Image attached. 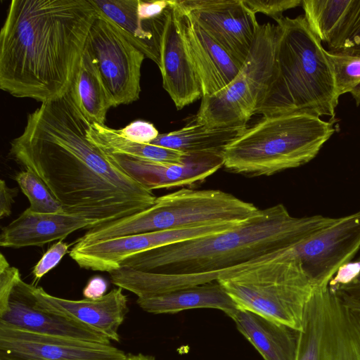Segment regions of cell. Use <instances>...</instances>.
<instances>
[{
    "instance_id": "cell-23",
    "label": "cell",
    "mask_w": 360,
    "mask_h": 360,
    "mask_svg": "<svg viewBox=\"0 0 360 360\" xmlns=\"http://www.w3.org/2000/svg\"><path fill=\"white\" fill-rule=\"evenodd\" d=\"M136 303L145 311L154 314L210 308L221 310L231 317L238 308L217 281L138 298Z\"/></svg>"
},
{
    "instance_id": "cell-37",
    "label": "cell",
    "mask_w": 360,
    "mask_h": 360,
    "mask_svg": "<svg viewBox=\"0 0 360 360\" xmlns=\"http://www.w3.org/2000/svg\"><path fill=\"white\" fill-rule=\"evenodd\" d=\"M108 289L106 281L98 276L90 278L83 289L82 294L85 299L96 300L105 295Z\"/></svg>"
},
{
    "instance_id": "cell-28",
    "label": "cell",
    "mask_w": 360,
    "mask_h": 360,
    "mask_svg": "<svg viewBox=\"0 0 360 360\" xmlns=\"http://www.w3.org/2000/svg\"><path fill=\"white\" fill-rule=\"evenodd\" d=\"M331 63L339 96L349 93L360 105V53L349 54L326 51Z\"/></svg>"
},
{
    "instance_id": "cell-9",
    "label": "cell",
    "mask_w": 360,
    "mask_h": 360,
    "mask_svg": "<svg viewBox=\"0 0 360 360\" xmlns=\"http://www.w3.org/2000/svg\"><path fill=\"white\" fill-rule=\"evenodd\" d=\"M277 38V25L259 24L250 53L236 77L219 91L202 97L193 120L209 128L248 125L269 84Z\"/></svg>"
},
{
    "instance_id": "cell-16",
    "label": "cell",
    "mask_w": 360,
    "mask_h": 360,
    "mask_svg": "<svg viewBox=\"0 0 360 360\" xmlns=\"http://www.w3.org/2000/svg\"><path fill=\"white\" fill-rule=\"evenodd\" d=\"M32 288V284L21 278L18 281L11 293L6 310L0 314V323L38 334L110 344V340L101 332L41 308Z\"/></svg>"
},
{
    "instance_id": "cell-34",
    "label": "cell",
    "mask_w": 360,
    "mask_h": 360,
    "mask_svg": "<svg viewBox=\"0 0 360 360\" xmlns=\"http://www.w3.org/2000/svg\"><path fill=\"white\" fill-rule=\"evenodd\" d=\"M119 131L127 139L138 143H151L159 136L153 124L143 120H135Z\"/></svg>"
},
{
    "instance_id": "cell-14",
    "label": "cell",
    "mask_w": 360,
    "mask_h": 360,
    "mask_svg": "<svg viewBox=\"0 0 360 360\" xmlns=\"http://www.w3.org/2000/svg\"><path fill=\"white\" fill-rule=\"evenodd\" d=\"M0 353L27 360H125L111 344L42 335L0 323Z\"/></svg>"
},
{
    "instance_id": "cell-7",
    "label": "cell",
    "mask_w": 360,
    "mask_h": 360,
    "mask_svg": "<svg viewBox=\"0 0 360 360\" xmlns=\"http://www.w3.org/2000/svg\"><path fill=\"white\" fill-rule=\"evenodd\" d=\"M254 204L216 189L181 188L158 197L147 209L89 229L76 240L88 245L117 237L221 222L240 223L257 214Z\"/></svg>"
},
{
    "instance_id": "cell-18",
    "label": "cell",
    "mask_w": 360,
    "mask_h": 360,
    "mask_svg": "<svg viewBox=\"0 0 360 360\" xmlns=\"http://www.w3.org/2000/svg\"><path fill=\"white\" fill-rule=\"evenodd\" d=\"M179 10L185 40L202 97L213 95L236 77L243 63L215 41L191 15Z\"/></svg>"
},
{
    "instance_id": "cell-3",
    "label": "cell",
    "mask_w": 360,
    "mask_h": 360,
    "mask_svg": "<svg viewBox=\"0 0 360 360\" xmlns=\"http://www.w3.org/2000/svg\"><path fill=\"white\" fill-rule=\"evenodd\" d=\"M323 215L294 217L283 204L259 210L236 228L150 250L121 266L176 274L186 286L216 281L221 273L271 253L295 248L333 224Z\"/></svg>"
},
{
    "instance_id": "cell-30",
    "label": "cell",
    "mask_w": 360,
    "mask_h": 360,
    "mask_svg": "<svg viewBox=\"0 0 360 360\" xmlns=\"http://www.w3.org/2000/svg\"><path fill=\"white\" fill-rule=\"evenodd\" d=\"M328 51L349 54L360 53V0H354L347 21Z\"/></svg>"
},
{
    "instance_id": "cell-38",
    "label": "cell",
    "mask_w": 360,
    "mask_h": 360,
    "mask_svg": "<svg viewBox=\"0 0 360 360\" xmlns=\"http://www.w3.org/2000/svg\"><path fill=\"white\" fill-rule=\"evenodd\" d=\"M353 269L354 271V278L347 285H342L341 289L360 300V257L353 262Z\"/></svg>"
},
{
    "instance_id": "cell-1",
    "label": "cell",
    "mask_w": 360,
    "mask_h": 360,
    "mask_svg": "<svg viewBox=\"0 0 360 360\" xmlns=\"http://www.w3.org/2000/svg\"><path fill=\"white\" fill-rule=\"evenodd\" d=\"M91 124L71 86L27 115L9 155L43 181L67 214L102 224L153 205V192L89 140Z\"/></svg>"
},
{
    "instance_id": "cell-35",
    "label": "cell",
    "mask_w": 360,
    "mask_h": 360,
    "mask_svg": "<svg viewBox=\"0 0 360 360\" xmlns=\"http://www.w3.org/2000/svg\"><path fill=\"white\" fill-rule=\"evenodd\" d=\"M169 6V0H138L137 12L143 20H152L163 15Z\"/></svg>"
},
{
    "instance_id": "cell-31",
    "label": "cell",
    "mask_w": 360,
    "mask_h": 360,
    "mask_svg": "<svg viewBox=\"0 0 360 360\" xmlns=\"http://www.w3.org/2000/svg\"><path fill=\"white\" fill-rule=\"evenodd\" d=\"M302 0H244L255 12L262 13L275 21L283 17V13L290 8L301 6Z\"/></svg>"
},
{
    "instance_id": "cell-12",
    "label": "cell",
    "mask_w": 360,
    "mask_h": 360,
    "mask_svg": "<svg viewBox=\"0 0 360 360\" xmlns=\"http://www.w3.org/2000/svg\"><path fill=\"white\" fill-rule=\"evenodd\" d=\"M360 249V211L335 219L330 226L294 248L315 286L329 285Z\"/></svg>"
},
{
    "instance_id": "cell-21",
    "label": "cell",
    "mask_w": 360,
    "mask_h": 360,
    "mask_svg": "<svg viewBox=\"0 0 360 360\" xmlns=\"http://www.w3.org/2000/svg\"><path fill=\"white\" fill-rule=\"evenodd\" d=\"M90 1L96 11L114 23L146 58L159 66L161 40L169 7L166 13L158 18L143 20L138 15V0Z\"/></svg>"
},
{
    "instance_id": "cell-5",
    "label": "cell",
    "mask_w": 360,
    "mask_h": 360,
    "mask_svg": "<svg viewBox=\"0 0 360 360\" xmlns=\"http://www.w3.org/2000/svg\"><path fill=\"white\" fill-rule=\"evenodd\" d=\"M333 121L307 112L262 117L224 149V167L250 176H271L312 160L335 133Z\"/></svg>"
},
{
    "instance_id": "cell-4",
    "label": "cell",
    "mask_w": 360,
    "mask_h": 360,
    "mask_svg": "<svg viewBox=\"0 0 360 360\" xmlns=\"http://www.w3.org/2000/svg\"><path fill=\"white\" fill-rule=\"evenodd\" d=\"M276 22L273 72L256 114L301 112L334 119L340 96L326 50L304 15Z\"/></svg>"
},
{
    "instance_id": "cell-11",
    "label": "cell",
    "mask_w": 360,
    "mask_h": 360,
    "mask_svg": "<svg viewBox=\"0 0 360 360\" xmlns=\"http://www.w3.org/2000/svg\"><path fill=\"white\" fill-rule=\"evenodd\" d=\"M240 224L221 222L188 229L128 235L88 245L75 243L69 255L81 268L110 273L120 269L125 260L138 254L169 244L219 233Z\"/></svg>"
},
{
    "instance_id": "cell-33",
    "label": "cell",
    "mask_w": 360,
    "mask_h": 360,
    "mask_svg": "<svg viewBox=\"0 0 360 360\" xmlns=\"http://www.w3.org/2000/svg\"><path fill=\"white\" fill-rule=\"evenodd\" d=\"M70 245L60 240L43 255L37 264L34 266L32 273L35 281L40 280L49 271L53 269L68 252Z\"/></svg>"
},
{
    "instance_id": "cell-19",
    "label": "cell",
    "mask_w": 360,
    "mask_h": 360,
    "mask_svg": "<svg viewBox=\"0 0 360 360\" xmlns=\"http://www.w3.org/2000/svg\"><path fill=\"white\" fill-rule=\"evenodd\" d=\"M109 155L127 174L150 191L200 183L224 165L221 155H187L179 164H160Z\"/></svg>"
},
{
    "instance_id": "cell-32",
    "label": "cell",
    "mask_w": 360,
    "mask_h": 360,
    "mask_svg": "<svg viewBox=\"0 0 360 360\" xmlns=\"http://www.w3.org/2000/svg\"><path fill=\"white\" fill-rule=\"evenodd\" d=\"M19 270L10 265L4 255L0 254V314L8 307L11 293L19 279Z\"/></svg>"
},
{
    "instance_id": "cell-40",
    "label": "cell",
    "mask_w": 360,
    "mask_h": 360,
    "mask_svg": "<svg viewBox=\"0 0 360 360\" xmlns=\"http://www.w3.org/2000/svg\"><path fill=\"white\" fill-rule=\"evenodd\" d=\"M0 360H27L16 356L7 355L3 353H0Z\"/></svg>"
},
{
    "instance_id": "cell-13",
    "label": "cell",
    "mask_w": 360,
    "mask_h": 360,
    "mask_svg": "<svg viewBox=\"0 0 360 360\" xmlns=\"http://www.w3.org/2000/svg\"><path fill=\"white\" fill-rule=\"evenodd\" d=\"M175 1L228 52L245 62L259 24L244 0Z\"/></svg>"
},
{
    "instance_id": "cell-20",
    "label": "cell",
    "mask_w": 360,
    "mask_h": 360,
    "mask_svg": "<svg viewBox=\"0 0 360 360\" xmlns=\"http://www.w3.org/2000/svg\"><path fill=\"white\" fill-rule=\"evenodd\" d=\"M96 220L67 213H38L26 209L17 219L1 229L0 245L20 248L43 246L63 240L75 231L98 225Z\"/></svg>"
},
{
    "instance_id": "cell-26",
    "label": "cell",
    "mask_w": 360,
    "mask_h": 360,
    "mask_svg": "<svg viewBox=\"0 0 360 360\" xmlns=\"http://www.w3.org/2000/svg\"><path fill=\"white\" fill-rule=\"evenodd\" d=\"M72 89L77 103L86 117L92 122L105 124L107 113L115 105L97 65L86 48Z\"/></svg>"
},
{
    "instance_id": "cell-10",
    "label": "cell",
    "mask_w": 360,
    "mask_h": 360,
    "mask_svg": "<svg viewBox=\"0 0 360 360\" xmlns=\"http://www.w3.org/2000/svg\"><path fill=\"white\" fill-rule=\"evenodd\" d=\"M86 48L97 65L115 107L136 101L140 96L141 66L146 56L99 12L90 29Z\"/></svg>"
},
{
    "instance_id": "cell-36",
    "label": "cell",
    "mask_w": 360,
    "mask_h": 360,
    "mask_svg": "<svg viewBox=\"0 0 360 360\" xmlns=\"http://www.w3.org/2000/svg\"><path fill=\"white\" fill-rule=\"evenodd\" d=\"M18 195V188H11L3 179L0 181V218L8 217L11 214L12 205Z\"/></svg>"
},
{
    "instance_id": "cell-22",
    "label": "cell",
    "mask_w": 360,
    "mask_h": 360,
    "mask_svg": "<svg viewBox=\"0 0 360 360\" xmlns=\"http://www.w3.org/2000/svg\"><path fill=\"white\" fill-rule=\"evenodd\" d=\"M231 318L264 360H297L299 331L239 307Z\"/></svg>"
},
{
    "instance_id": "cell-29",
    "label": "cell",
    "mask_w": 360,
    "mask_h": 360,
    "mask_svg": "<svg viewBox=\"0 0 360 360\" xmlns=\"http://www.w3.org/2000/svg\"><path fill=\"white\" fill-rule=\"evenodd\" d=\"M15 179L29 200L31 211L38 213H64L61 204L43 181L29 170L18 172Z\"/></svg>"
},
{
    "instance_id": "cell-15",
    "label": "cell",
    "mask_w": 360,
    "mask_h": 360,
    "mask_svg": "<svg viewBox=\"0 0 360 360\" xmlns=\"http://www.w3.org/2000/svg\"><path fill=\"white\" fill-rule=\"evenodd\" d=\"M158 68L162 86L177 110L202 98L200 83L187 47L181 12L175 0H169Z\"/></svg>"
},
{
    "instance_id": "cell-27",
    "label": "cell",
    "mask_w": 360,
    "mask_h": 360,
    "mask_svg": "<svg viewBox=\"0 0 360 360\" xmlns=\"http://www.w3.org/2000/svg\"><path fill=\"white\" fill-rule=\"evenodd\" d=\"M353 4L354 0H302L301 6L311 30L329 46L345 27Z\"/></svg>"
},
{
    "instance_id": "cell-8",
    "label": "cell",
    "mask_w": 360,
    "mask_h": 360,
    "mask_svg": "<svg viewBox=\"0 0 360 360\" xmlns=\"http://www.w3.org/2000/svg\"><path fill=\"white\" fill-rule=\"evenodd\" d=\"M297 360H360V300L329 285L314 287Z\"/></svg>"
},
{
    "instance_id": "cell-6",
    "label": "cell",
    "mask_w": 360,
    "mask_h": 360,
    "mask_svg": "<svg viewBox=\"0 0 360 360\" xmlns=\"http://www.w3.org/2000/svg\"><path fill=\"white\" fill-rule=\"evenodd\" d=\"M217 281L238 307L297 331L314 289L294 248L226 270Z\"/></svg>"
},
{
    "instance_id": "cell-24",
    "label": "cell",
    "mask_w": 360,
    "mask_h": 360,
    "mask_svg": "<svg viewBox=\"0 0 360 360\" xmlns=\"http://www.w3.org/2000/svg\"><path fill=\"white\" fill-rule=\"evenodd\" d=\"M248 127L209 128L192 120L179 129L159 134L151 143L188 155H221L224 148Z\"/></svg>"
},
{
    "instance_id": "cell-39",
    "label": "cell",
    "mask_w": 360,
    "mask_h": 360,
    "mask_svg": "<svg viewBox=\"0 0 360 360\" xmlns=\"http://www.w3.org/2000/svg\"><path fill=\"white\" fill-rule=\"evenodd\" d=\"M125 360H155V357L150 355L139 353L136 354H127Z\"/></svg>"
},
{
    "instance_id": "cell-17",
    "label": "cell",
    "mask_w": 360,
    "mask_h": 360,
    "mask_svg": "<svg viewBox=\"0 0 360 360\" xmlns=\"http://www.w3.org/2000/svg\"><path fill=\"white\" fill-rule=\"evenodd\" d=\"M37 304L49 311L70 318L94 328L110 340L120 342L118 329L129 311L127 296L121 288L96 300H71L53 296L33 285Z\"/></svg>"
},
{
    "instance_id": "cell-2",
    "label": "cell",
    "mask_w": 360,
    "mask_h": 360,
    "mask_svg": "<svg viewBox=\"0 0 360 360\" xmlns=\"http://www.w3.org/2000/svg\"><path fill=\"white\" fill-rule=\"evenodd\" d=\"M98 12L90 0H13L0 32V88L41 103L71 88Z\"/></svg>"
},
{
    "instance_id": "cell-25",
    "label": "cell",
    "mask_w": 360,
    "mask_h": 360,
    "mask_svg": "<svg viewBox=\"0 0 360 360\" xmlns=\"http://www.w3.org/2000/svg\"><path fill=\"white\" fill-rule=\"evenodd\" d=\"M88 138L107 153L160 164H179L186 154L180 151L154 145L138 143L122 136L119 129L96 122L91 124Z\"/></svg>"
}]
</instances>
